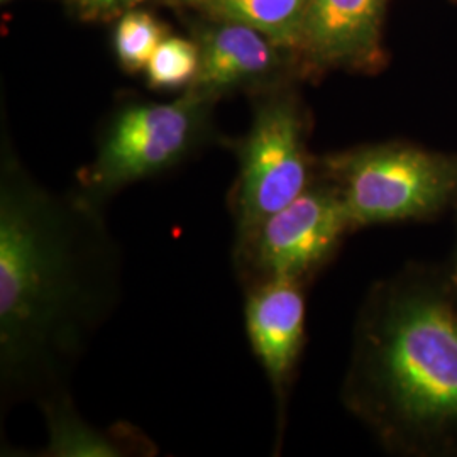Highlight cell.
Returning a JSON list of instances; mask_svg holds the SVG:
<instances>
[{"label":"cell","instance_id":"obj_8","mask_svg":"<svg viewBox=\"0 0 457 457\" xmlns=\"http://www.w3.org/2000/svg\"><path fill=\"white\" fill-rule=\"evenodd\" d=\"M198 48L200 68L190 90L213 100L236 90L268 92L283 70V48L243 24L213 21Z\"/></svg>","mask_w":457,"mask_h":457},{"label":"cell","instance_id":"obj_14","mask_svg":"<svg viewBox=\"0 0 457 457\" xmlns=\"http://www.w3.org/2000/svg\"><path fill=\"white\" fill-rule=\"evenodd\" d=\"M143 0H73L75 11L83 21H107L124 16Z\"/></svg>","mask_w":457,"mask_h":457},{"label":"cell","instance_id":"obj_13","mask_svg":"<svg viewBox=\"0 0 457 457\" xmlns=\"http://www.w3.org/2000/svg\"><path fill=\"white\" fill-rule=\"evenodd\" d=\"M164 29L156 17L145 11H129L115 28L114 48L120 66L131 73L145 70L163 41Z\"/></svg>","mask_w":457,"mask_h":457},{"label":"cell","instance_id":"obj_2","mask_svg":"<svg viewBox=\"0 0 457 457\" xmlns=\"http://www.w3.org/2000/svg\"><path fill=\"white\" fill-rule=\"evenodd\" d=\"M457 296L403 273L362 302L344 378L345 409L405 456H457Z\"/></svg>","mask_w":457,"mask_h":457},{"label":"cell","instance_id":"obj_10","mask_svg":"<svg viewBox=\"0 0 457 457\" xmlns=\"http://www.w3.org/2000/svg\"><path fill=\"white\" fill-rule=\"evenodd\" d=\"M48 428V444L39 453L46 457L154 456L156 445L143 430L131 424H117L102 430L88 424L70 395L41 403Z\"/></svg>","mask_w":457,"mask_h":457},{"label":"cell","instance_id":"obj_3","mask_svg":"<svg viewBox=\"0 0 457 457\" xmlns=\"http://www.w3.org/2000/svg\"><path fill=\"white\" fill-rule=\"evenodd\" d=\"M213 98L187 88L171 102H131L100 136L94 160L79 171L77 188L105 205L126 187L177 168L211 134Z\"/></svg>","mask_w":457,"mask_h":457},{"label":"cell","instance_id":"obj_5","mask_svg":"<svg viewBox=\"0 0 457 457\" xmlns=\"http://www.w3.org/2000/svg\"><path fill=\"white\" fill-rule=\"evenodd\" d=\"M236 154L237 175L228 194L234 241L302 195L320 173L307 149L303 112L287 92H264Z\"/></svg>","mask_w":457,"mask_h":457},{"label":"cell","instance_id":"obj_4","mask_svg":"<svg viewBox=\"0 0 457 457\" xmlns=\"http://www.w3.org/2000/svg\"><path fill=\"white\" fill-rule=\"evenodd\" d=\"M320 175L343 196L353 228L427 219L457 198V156L409 145L330 154Z\"/></svg>","mask_w":457,"mask_h":457},{"label":"cell","instance_id":"obj_1","mask_svg":"<svg viewBox=\"0 0 457 457\" xmlns=\"http://www.w3.org/2000/svg\"><path fill=\"white\" fill-rule=\"evenodd\" d=\"M105 205L49 190L4 149L0 166V400L70 395L73 373L114 315L122 254Z\"/></svg>","mask_w":457,"mask_h":457},{"label":"cell","instance_id":"obj_9","mask_svg":"<svg viewBox=\"0 0 457 457\" xmlns=\"http://www.w3.org/2000/svg\"><path fill=\"white\" fill-rule=\"evenodd\" d=\"M386 0H311L298 49L317 65H375Z\"/></svg>","mask_w":457,"mask_h":457},{"label":"cell","instance_id":"obj_6","mask_svg":"<svg viewBox=\"0 0 457 457\" xmlns=\"http://www.w3.org/2000/svg\"><path fill=\"white\" fill-rule=\"evenodd\" d=\"M354 232L334 183L319 179L243 239L234 241L232 262L241 287L270 278L309 281Z\"/></svg>","mask_w":457,"mask_h":457},{"label":"cell","instance_id":"obj_16","mask_svg":"<svg viewBox=\"0 0 457 457\" xmlns=\"http://www.w3.org/2000/svg\"><path fill=\"white\" fill-rule=\"evenodd\" d=\"M2 2H11V0H2Z\"/></svg>","mask_w":457,"mask_h":457},{"label":"cell","instance_id":"obj_15","mask_svg":"<svg viewBox=\"0 0 457 457\" xmlns=\"http://www.w3.org/2000/svg\"><path fill=\"white\" fill-rule=\"evenodd\" d=\"M449 287H451V290L457 295V260L453 264V270H451V273H449V283H447Z\"/></svg>","mask_w":457,"mask_h":457},{"label":"cell","instance_id":"obj_12","mask_svg":"<svg viewBox=\"0 0 457 457\" xmlns=\"http://www.w3.org/2000/svg\"><path fill=\"white\" fill-rule=\"evenodd\" d=\"M200 68V48L188 39L170 36L147 62V85L156 90L190 88Z\"/></svg>","mask_w":457,"mask_h":457},{"label":"cell","instance_id":"obj_7","mask_svg":"<svg viewBox=\"0 0 457 457\" xmlns=\"http://www.w3.org/2000/svg\"><path fill=\"white\" fill-rule=\"evenodd\" d=\"M305 285L294 278H270L245 288V334L277 400V441L283 434L288 395L305 345Z\"/></svg>","mask_w":457,"mask_h":457},{"label":"cell","instance_id":"obj_11","mask_svg":"<svg viewBox=\"0 0 457 457\" xmlns=\"http://www.w3.org/2000/svg\"><path fill=\"white\" fill-rule=\"evenodd\" d=\"M211 21L236 22L268 36L283 49H298L311 0H183Z\"/></svg>","mask_w":457,"mask_h":457}]
</instances>
